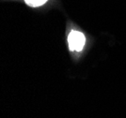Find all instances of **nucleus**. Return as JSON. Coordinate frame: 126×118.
<instances>
[{
	"label": "nucleus",
	"mask_w": 126,
	"mask_h": 118,
	"mask_svg": "<svg viewBox=\"0 0 126 118\" xmlns=\"http://www.w3.org/2000/svg\"><path fill=\"white\" fill-rule=\"evenodd\" d=\"M86 43V38L80 31L73 30L68 36V45L70 50L73 52H81Z\"/></svg>",
	"instance_id": "nucleus-1"
},
{
	"label": "nucleus",
	"mask_w": 126,
	"mask_h": 118,
	"mask_svg": "<svg viewBox=\"0 0 126 118\" xmlns=\"http://www.w3.org/2000/svg\"><path fill=\"white\" fill-rule=\"evenodd\" d=\"M48 0H25L26 4L31 8H38L41 6L44 5Z\"/></svg>",
	"instance_id": "nucleus-2"
}]
</instances>
